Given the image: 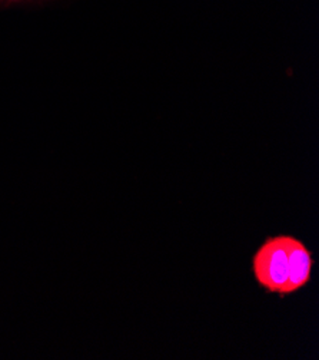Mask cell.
Returning a JSON list of instances; mask_svg holds the SVG:
<instances>
[{
    "label": "cell",
    "instance_id": "cell-1",
    "mask_svg": "<svg viewBox=\"0 0 319 360\" xmlns=\"http://www.w3.org/2000/svg\"><path fill=\"white\" fill-rule=\"evenodd\" d=\"M290 236L280 234L262 243L252 257V271L258 284L269 293L285 296L288 283Z\"/></svg>",
    "mask_w": 319,
    "mask_h": 360
},
{
    "label": "cell",
    "instance_id": "cell-2",
    "mask_svg": "<svg viewBox=\"0 0 319 360\" xmlns=\"http://www.w3.org/2000/svg\"><path fill=\"white\" fill-rule=\"evenodd\" d=\"M288 245V283L285 295H292L309 283L313 259L312 253L301 240L290 236Z\"/></svg>",
    "mask_w": 319,
    "mask_h": 360
}]
</instances>
